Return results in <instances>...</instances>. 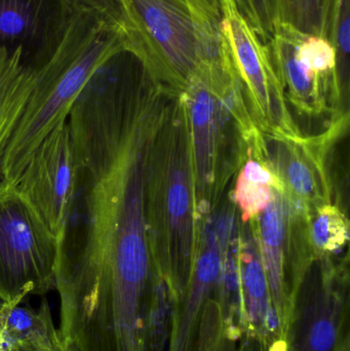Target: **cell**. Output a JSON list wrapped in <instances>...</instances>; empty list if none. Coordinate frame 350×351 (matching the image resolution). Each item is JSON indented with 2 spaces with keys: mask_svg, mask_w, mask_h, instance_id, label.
<instances>
[{
  "mask_svg": "<svg viewBox=\"0 0 350 351\" xmlns=\"http://www.w3.org/2000/svg\"><path fill=\"white\" fill-rule=\"evenodd\" d=\"M297 53L300 60L314 73L332 82L345 96L335 75L336 55L334 47L328 38L318 35L300 33L297 43Z\"/></svg>",
  "mask_w": 350,
  "mask_h": 351,
  "instance_id": "obj_20",
  "label": "cell"
},
{
  "mask_svg": "<svg viewBox=\"0 0 350 351\" xmlns=\"http://www.w3.org/2000/svg\"><path fill=\"white\" fill-rule=\"evenodd\" d=\"M308 239L316 261L330 259L342 251L349 239V221L334 204L316 210L308 223Z\"/></svg>",
  "mask_w": 350,
  "mask_h": 351,
  "instance_id": "obj_18",
  "label": "cell"
},
{
  "mask_svg": "<svg viewBox=\"0 0 350 351\" xmlns=\"http://www.w3.org/2000/svg\"><path fill=\"white\" fill-rule=\"evenodd\" d=\"M222 250L213 223L201 227L189 286L175 304L166 351H199L205 311L217 294Z\"/></svg>",
  "mask_w": 350,
  "mask_h": 351,
  "instance_id": "obj_12",
  "label": "cell"
},
{
  "mask_svg": "<svg viewBox=\"0 0 350 351\" xmlns=\"http://www.w3.org/2000/svg\"><path fill=\"white\" fill-rule=\"evenodd\" d=\"M74 174L73 147L65 121L37 146L16 183L57 237L67 214Z\"/></svg>",
  "mask_w": 350,
  "mask_h": 351,
  "instance_id": "obj_10",
  "label": "cell"
},
{
  "mask_svg": "<svg viewBox=\"0 0 350 351\" xmlns=\"http://www.w3.org/2000/svg\"><path fill=\"white\" fill-rule=\"evenodd\" d=\"M175 304L172 292L155 272L142 323L141 351L168 350Z\"/></svg>",
  "mask_w": 350,
  "mask_h": 351,
  "instance_id": "obj_17",
  "label": "cell"
},
{
  "mask_svg": "<svg viewBox=\"0 0 350 351\" xmlns=\"http://www.w3.org/2000/svg\"><path fill=\"white\" fill-rule=\"evenodd\" d=\"M125 31L99 14L75 10L67 32L36 82L0 156V182L16 183L40 142L63 121L98 66L127 43Z\"/></svg>",
  "mask_w": 350,
  "mask_h": 351,
  "instance_id": "obj_3",
  "label": "cell"
},
{
  "mask_svg": "<svg viewBox=\"0 0 350 351\" xmlns=\"http://www.w3.org/2000/svg\"><path fill=\"white\" fill-rule=\"evenodd\" d=\"M1 303H2L1 301H0V305H1Z\"/></svg>",
  "mask_w": 350,
  "mask_h": 351,
  "instance_id": "obj_26",
  "label": "cell"
},
{
  "mask_svg": "<svg viewBox=\"0 0 350 351\" xmlns=\"http://www.w3.org/2000/svg\"><path fill=\"white\" fill-rule=\"evenodd\" d=\"M332 6L333 0H273L275 25L328 38Z\"/></svg>",
  "mask_w": 350,
  "mask_h": 351,
  "instance_id": "obj_19",
  "label": "cell"
},
{
  "mask_svg": "<svg viewBox=\"0 0 350 351\" xmlns=\"http://www.w3.org/2000/svg\"><path fill=\"white\" fill-rule=\"evenodd\" d=\"M249 223L258 245L273 308L287 336L298 291L314 263L312 250L292 230L287 204L279 190H275L268 206Z\"/></svg>",
  "mask_w": 350,
  "mask_h": 351,
  "instance_id": "obj_9",
  "label": "cell"
},
{
  "mask_svg": "<svg viewBox=\"0 0 350 351\" xmlns=\"http://www.w3.org/2000/svg\"><path fill=\"white\" fill-rule=\"evenodd\" d=\"M281 183L262 154L248 150L230 197L242 223L256 219L271 204Z\"/></svg>",
  "mask_w": 350,
  "mask_h": 351,
  "instance_id": "obj_16",
  "label": "cell"
},
{
  "mask_svg": "<svg viewBox=\"0 0 350 351\" xmlns=\"http://www.w3.org/2000/svg\"><path fill=\"white\" fill-rule=\"evenodd\" d=\"M304 278L292 311L287 351H350L349 276L342 265L321 260Z\"/></svg>",
  "mask_w": 350,
  "mask_h": 351,
  "instance_id": "obj_7",
  "label": "cell"
},
{
  "mask_svg": "<svg viewBox=\"0 0 350 351\" xmlns=\"http://www.w3.org/2000/svg\"><path fill=\"white\" fill-rule=\"evenodd\" d=\"M59 241L16 183L0 182V301L55 289Z\"/></svg>",
  "mask_w": 350,
  "mask_h": 351,
  "instance_id": "obj_5",
  "label": "cell"
},
{
  "mask_svg": "<svg viewBox=\"0 0 350 351\" xmlns=\"http://www.w3.org/2000/svg\"><path fill=\"white\" fill-rule=\"evenodd\" d=\"M129 45L177 94L203 62L221 55V14L197 0H121Z\"/></svg>",
  "mask_w": 350,
  "mask_h": 351,
  "instance_id": "obj_4",
  "label": "cell"
},
{
  "mask_svg": "<svg viewBox=\"0 0 350 351\" xmlns=\"http://www.w3.org/2000/svg\"><path fill=\"white\" fill-rule=\"evenodd\" d=\"M300 32L287 25H275L267 43L269 56L285 92L288 104L302 115L334 114L340 106L342 93L329 80L312 71L297 53Z\"/></svg>",
  "mask_w": 350,
  "mask_h": 351,
  "instance_id": "obj_13",
  "label": "cell"
},
{
  "mask_svg": "<svg viewBox=\"0 0 350 351\" xmlns=\"http://www.w3.org/2000/svg\"><path fill=\"white\" fill-rule=\"evenodd\" d=\"M172 97L149 74L105 61L72 105L75 174L55 276L67 317L109 321L145 304L154 276L148 162Z\"/></svg>",
  "mask_w": 350,
  "mask_h": 351,
  "instance_id": "obj_1",
  "label": "cell"
},
{
  "mask_svg": "<svg viewBox=\"0 0 350 351\" xmlns=\"http://www.w3.org/2000/svg\"><path fill=\"white\" fill-rule=\"evenodd\" d=\"M69 2L75 10L95 12L125 31L121 0H69Z\"/></svg>",
  "mask_w": 350,
  "mask_h": 351,
  "instance_id": "obj_22",
  "label": "cell"
},
{
  "mask_svg": "<svg viewBox=\"0 0 350 351\" xmlns=\"http://www.w3.org/2000/svg\"><path fill=\"white\" fill-rule=\"evenodd\" d=\"M18 346L31 351H65L45 299L37 308L25 300L0 305V351Z\"/></svg>",
  "mask_w": 350,
  "mask_h": 351,
  "instance_id": "obj_14",
  "label": "cell"
},
{
  "mask_svg": "<svg viewBox=\"0 0 350 351\" xmlns=\"http://www.w3.org/2000/svg\"><path fill=\"white\" fill-rule=\"evenodd\" d=\"M65 351H77V350L74 346H65Z\"/></svg>",
  "mask_w": 350,
  "mask_h": 351,
  "instance_id": "obj_25",
  "label": "cell"
},
{
  "mask_svg": "<svg viewBox=\"0 0 350 351\" xmlns=\"http://www.w3.org/2000/svg\"><path fill=\"white\" fill-rule=\"evenodd\" d=\"M347 117L333 121L327 133L298 140H266V160L279 183L288 212L310 221L318 208L332 204L327 156Z\"/></svg>",
  "mask_w": 350,
  "mask_h": 351,
  "instance_id": "obj_8",
  "label": "cell"
},
{
  "mask_svg": "<svg viewBox=\"0 0 350 351\" xmlns=\"http://www.w3.org/2000/svg\"><path fill=\"white\" fill-rule=\"evenodd\" d=\"M146 221L154 271L177 302L190 282L199 235L188 117L181 94L171 99L150 152Z\"/></svg>",
  "mask_w": 350,
  "mask_h": 351,
  "instance_id": "obj_2",
  "label": "cell"
},
{
  "mask_svg": "<svg viewBox=\"0 0 350 351\" xmlns=\"http://www.w3.org/2000/svg\"><path fill=\"white\" fill-rule=\"evenodd\" d=\"M220 34L253 123L265 139L303 137L290 112L268 47L230 0H220Z\"/></svg>",
  "mask_w": 350,
  "mask_h": 351,
  "instance_id": "obj_6",
  "label": "cell"
},
{
  "mask_svg": "<svg viewBox=\"0 0 350 351\" xmlns=\"http://www.w3.org/2000/svg\"><path fill=\"white\" fill-rule=\"evenodd\" d=\"M3 351H31V350H28V348H21V346H18V348H10V350H3Z\"/></svg>",
  "mask_w": 350,
  "mask_h": 351,
  "instance_id": "obj_24",
  "label": "cell"
},
{
  "mask_svg": "<svg viewBox=\"0 0 350 351\" xmlns=\"http://www.w3.org/2000/svg\"><path fill=\"white\" fill-rule=\"evenodd\" d=\"M74 12L69 0H0V49H20L38 71L59 49Z\"/></svg>",
  "mask_w": 350,
  "mask_h": 351,
  "instance_id": "obj_11",
  "label": "cell"
},
{
  "mask_svg": "<svg viewBox=\"0 0 350 351\" xmlns=\"http://www.w3.org/2000/svg\"><path fill=\"white\" fill-rule=\"evenodd\" d=\"M218 2L220 0H217ZM245 20L267 45L275 32L273 0H230ZM219 4V3H218Z\"/></svg>",
  "mask_w": 350,
  "mask_h": 351,
  "instance_id": "obj_21",
  "label": "cell"
},
{
  "mask_svg": "<svg viewBox=\"0 0 350 351\" xmlns=\"http://www.w3.org/2000/svg\"><path fill=\"white\" fill-rule=\"evenodd\" d=\"M36 75L20 49H0V156L24 114Z\"/></svg>",
  "mask_w": 350,
  "mask_h": 351,
  "instance_id": "obj_15",
  "label": "cell"
},
{
  "mask_svg": "<svg viewBox=\"0 0 350 351\" xmlns=\"http://www.w3.org/2000/svg\"><path fill=\"white\" fill-rule=\"evenodd\" d=\"M197 1L201 2L203 6L209 8V10H214V12L219 10V4H218L217 0H197Z\"/></svg>",
  "mask_w": 350,
  "mask_h": 351,
  "instance_id": "obj_23",
  "label": "cell"
}]
</instances>
